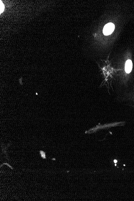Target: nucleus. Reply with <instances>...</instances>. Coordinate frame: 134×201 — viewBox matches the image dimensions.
<instances>
[{"mask_svg": "<svg viewBox=\"0 0 134 201\" xmlns=\"http://www.w3.org/2000/svg\"><path fill=\"white\" fill-rule=\"evenodd\" d=\"M40 154L41 156V158L43 159H46V153L44 151H43V150H40Z\"/></svg>", "mask_w": 134, "mask_h": 201, "instance_id": "nucleus-3", "label": "nucleus"}, {"mask_svg": "<svg viewBox=\"0 0 134 201\" xmlns=\"http://www.w3.org/2000/svg\"><path fill=\"white\" fill-rule=\"evenodd\" d=\"M132 63L131 60H128L126 62L125 70L127 73H130L132 71Z\"/></svg>", "mask_w": 134, "mask_h": 201, "instance_id": "nucleus-2", "label": "nucleus"}, {"mask_svg": "<svg viewBox=\"0 0 134 201\" xmlns=\"http://www.w3.org/2000/svg\"><path fill=\"white\" fill-rule=\"evenodd\" d=\"M115 29V26L112 23H109L105 25L103 29V33L104 35H108L112 34Z\"/></svg>", "mask_w": 134, "mask_h": 201, "instance_id": "nucleus-1", "label": "nucleus"}, {"mask_svg": "<svg viewBox=\"0 0 134 201\" xmlns=\"http://www.w3.org/2000/svg\"><path fill=\"white\" fill-rule=\"evenodd\" d=\"M4 164H5H5L7 165H8V166H9V167H11V169H13V168H12V167H11V166H10V165H9V164H7V163H4V164H3V165H4Z\"/></svg>", "mask_w": 134, "mask_h": 201, "instance_id": "nucleus-5", "label": "nucleus"}, {"mask_svg": "<svg viewBox=\"0 0 134 201\" xmlns=\"http://www.w3.org/2000/svg\"><path fill=\"white\" fill-rule=\"evenodd\" d=\"M4 4H3V3H2V2H1V13H2V12H3L4 11Z\"/></svg>", "mask_w": 134, "mask_h": 201, "instance_id": "nucleus-4", "label": "nucleus"}]
</instances>
